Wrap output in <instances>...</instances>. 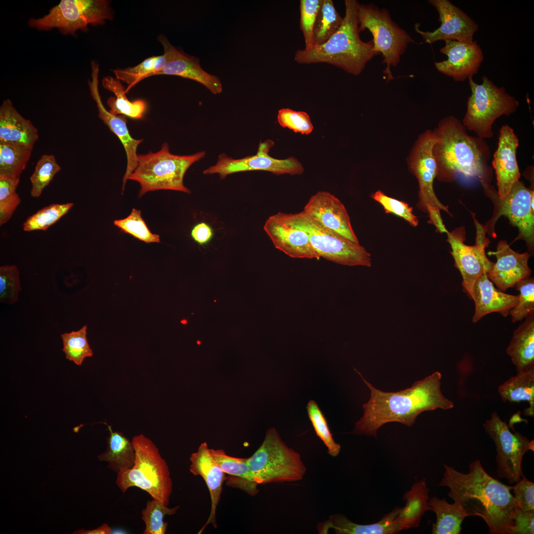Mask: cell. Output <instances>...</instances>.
Segmentation results:
<instances>
[{
	"mask_svg": "<svg viewBox=\"0 0 534 534\" xmlns=\"http://www.w3.org/2000/svg\"><path fill=\"white\" fill-rule=\"evenodd\" d=\"M102 86L112 92L115 97H110L107 104L110 108L109 112L114 115L121 114L134 119H140L143 117L147 109V104L143 100L130 101L127 97L124 87L120 80L111 76L104 77L102 82Z\"/></svg>",
	"mask_w": 534,
	"mask_h": 534,
	"instance_id": "e575fe53",
	"label": "cell"
},
{
	"mask_svg": "<svg viewBox=\"0 0 534 534\" xmlns=\"http://www.w3.org/2000/svg\"><path fill=\"white\" fill-rule=\"evenodd\" d=\"M61 169L53 155H42L37 161L34 171L30 178L32 184L31 196L39 197Z\"/></svg>",
	"mask_w": 534,
	"mask_h": 534,
	"instance_id": "b9f144b4",
	"label": "cell"
},
{
	"mask_svg": "<svg viewBox=\"0 0 534 534\" xmlns=\"http://www.w3.org/2000/svg\"><path fill=\"white\" fill-rule=\"evenodd\" d=\"M439 486L447 487L448 496L460 504L469 516H479L486 522L490 534H514L516 503L512 486L490 475L476 459L464 473L444 464Z\"/></svg>",
	"mask_w": 534,
	"mask_h": 534,
	"instance_id": "6da1fadb",
	"label": "cell"
},
{
	"mask_svg": "<svg viewBox=\"0 0 534 534\" xmlns=\"http://www.w3.org/2000/svg\"><path fill=\"white\" fill-rule=\"evenodd\" d=\"M106 424L109 432L107 448L97 456L98 460L107 462L108 467L117 473L132 468L135 460L132 442L122 432L113 431L110 425Z\"/></svg>",
	"mask_w": 534,
	"mask_h": 534,
	"instance_id": "1f68e13d",
	"label": "cell"
},
{
	"mask_svg": "<svg viewBox=\"0 0 534 534\" xmlns=\"http://www.w3.org/2000/svg\"><path fill=\"white\" fill-rule=\"evenodd\" d=\"M247 461L259 485L300 481L306 472L299 453L283 442L274 428L267 431L263 443Z\"/></svg>",
	"mask_w": 534,
	"mask_h": 534,
	"instance_id": "ba28073f",
	"label": "cell"
},
{
	"mask_svg": "<svg viewBox=\"0 0 534 534\" xmlns=\"http://www.w3.org/2000/svg\"><path fill=\"white\" fill-rule=\"evenodd\" d=\"M440 209L437 207L429 206L427 209V213L429 214L430 220L429 222L433 224L437 228V230L441 233H446L448 230L446 229L440 214Z\"/></svg>",
	"mask_w": 534,
	"mask_h": 534,
	"instance_id": "11a10c76",
	"label": "cell"
},
{
	"mask_svg": "<svg viewBox=\"0 0 534 534\" xmlns=\"http://www.w3.org/2000/svg\"><path fill=\"white\" fill-rule=\"evenodd\" d=\"M206 155L202 151L188 155H178L170 151L164 143L158 152L138 155L137 165L128 179L139 183L138 197L147 192L171 190L190 193L183 184V178L188 168Z\"/></svg>",
	"mask_w": 534,
	"mask_h": 534,
	"instance_id": "8992f818",
	"label": "cell"
},
{
	"mask_svg": "<svg viewBox=\"0 0 534 534\" xmlns=\"http://www.w3.org/2000/svg\"><path fill=\"white\" fill-rule=\"evenodd\" d=\"M307 409L309 418L315 433L328 449L329 454L337 456L341 449V445L336 443L329 428L326 419L316 402L311 400L308 403Z\"/></svg>",
	"mask_w": 534,
	"mask_h": 534,
	"instance_id": "ee69618b",
	"label": "cell"
},
{
	"mask_svg": "<svg viewBox=\"0 0 534 534\" xmlns=\"http://www.w3.org/2000/svg\"><path fill=\"white\" fill-rule=\"evenodd\" d=\"M274 145L271 139L261 141L255 155L240 159H234L222 153L217 163L205 170L203 174H218L221 179H224L230 174L244 171H264L277 175H301L304 172L302 164L294 157L278 159L270 156L268 152Z\"/></svg>",
	"mask_w": 534,
	"mask_h": 534,
	"instance_id": "9a60e30c",
	"label": "cell"
},
{
	"mask_svg": "<svg viewBox=\"0 0 534 534\" xmlns=\"http://www.w3.org/2000/svg\"><path fill=\"white\" fill-rule=\"evenodd\" d=\"M514 534H534V512L516 507L514 518Z\"/></svg>",
	"mask_w": 534,
	"mask_h": 534,
	"instance_id": "f5cc1de1",
	"label": "cell"
},
{
	"mask_svg": "<svg viewBox=\"0 0 534 534\" xmlns=\"http://www.w3.org/2000/svg\"><path fill=\"white\" fill-rule=\"evenodd\" d=\"M303 211L325 227L359 243L346 208L330 192L321 191L312 195Z\"/></svg>",
	"mask_w": 534,
	"mask_h": 534,
	"instance_id": "44dd1931",
	"label": "cell"
},
{
	"mask_svg": "<svg viewBox=\"0 0 534 534\" xmlns=\"http://www.w3.org/2000/svg\"><path fill=\"white\" fill-rule=\"evenodd\" d=\"M193 240L200 245L208 243L213 238L214 232L210 225L205 222H201L192 228L190 233Z\"/></svg>",
	"mask_w": 534,
	"mask_h": 534,
	"instance_id": "db71d44e",
	"label": "cell"
},
{
	"mask_svg": "<svg viewBox=\"0 0 534 534\" xmlns=\"http://www.w3.org/2000/svg\"><path fill=\"white\" fill-rule=\"evenodd\" d=\"M401 507H395L377 522L369 524L355 523L342 514H335L318 525L319 534H327L332 529L337 534H395L400 532L399 523L395 519Z\"/></svg>",
	"mask_w": 534,
	"mask_h": 534,
	"instance_id": "4316f807",
	"label": "cell"
},
{
	"mask_svg": "<svg viewBox=\"0 0 534 534\" xmlns=\"http://www.w3.org/2000/svg\"><path fill=\"white\" fill-rule=\"evenodd\" d=\"M159 40L163 46L164 53L167 56V62L162 70L155 75L180 76L202 84L214 94L222 92V85L219 78L204 71L201 68L197 57L182 53L163 36H161Z\"/></svg>",
	"mask_w": 534,
	"mask_h": 534,
	"instance_id": "cb8c5ba5",
	"label": "cell"
},
{
	"mask_svg": "<svg viewBox=\"0 0 534 534\" xmlns=\"http://www.w3.org/2000/svg\"><path fill=\"white\" fill-rule=\"evenodd\" d=\"M481 84H478L473 78L469 79L472 93L468 98L467 110L462 122L466 130L485 139L493 137L492 125L495 121L502 116L515 113L519 102L504 87H497L486 76H483Z\"/></svg>",
	"mask_w": 534,
	"mask_h": 534,
	"instance_id": "52a82bcc",
	"label": "cell"
},
{
	"mask_svg": "<svg viewBox=\"0 0 534 534\" xmlns=\"http://www.w3.org/2000/svg\"><path fill=\"white\" fill-rule=\"evenodd\" d=\"M87 326L80 330L61 335L63 342L62 351L66 358L77 365H81L84 359L93 355L87 338Z\"/></svg>",
	"mask_w": 534,
	"mask_h": 534,
	"instance_id": "ab89813d",
	"label": "cell"
},
{
	"mask_svg": "<svg viewBox=\"0 0 534 534\" xmlns=\"http://www.w3.org/2000/svg\"><path fill=\"white\" fill-rule=\"evenodd\" d=\"M519 140L513 129L507 125L499 131L497 148L492 164L496 177L497 195L503 199L514 184L519 181L521 174L517 160Z\"/></svg>",
	"mask_w": 534,
	"mask_h": 534,
	"instance_id": "7402d4cb",
	"label": "cell"
},
{
	"mask_svg": "<svg viewBox=\"0 0 534 534\" xmlns=\"http://www.w3.org/2000/svg\"><path fill=\"white\" fill-rule=\"evenodd\" d=\"M190 472L195 476H200L204 480L209 490L211 508L209 516L198 533L200 534L205 527L211 524L217 528L216 510L222 491V484L225 480V473L217 462L210 451L206 443H202L197 450L190 457Z\"/></svg>",
	"mask_w": 534,
	"mask_h": 534,
	"instance_id": "d4e9b609",
	"label": "cell"
},
{
	"mask_svg": "<svg viewBox=\"0 0 534 534\" xmlns=\"http://www.w3.org/2000/svg\"><path fill=\"white\" fill-rule=\"evenodd\" d=\"M132 442L135 453L134 466L117 473V486L123 493L130 487H138L168 506L173 483L166 460L153 442L143 434L134 436Z\"/></svg>",
	"mask_w": 534,
	"mask_h": 534,
	"instance_id": "5b68a950",
	"label": "cell"
},
{
	"mask_svg": "<svg viewBox=\"0 0 534 534\" xmlns=\"http://www.w3.org/2000/svg\"><path fill=\"white\" fill-rule=\"evenodd\" d=\"M20 179L0 178V225L7 222L21 202L16 192Z\"/></svg>",
	"mask_w": 534,
	"mask_h": 534,
	"instance_id": "bcb514c9",
	"label": "cell"
},
{
	"mask_svg": "<svg viewBox=\"0 0 534 534\" xmlns=\"http://www.w3.org/2000/svg\"><path fill=\"white\" fill-rule=\"evenodd\" d=\"M322 0H301L300 1V28L303 33L305 48L314 45L313 29L317 14Z\"/></svg>",
	"mask_w": 534,
	"mask_h": 534,
	"instance_id": "c3c4849f",
	"label": "cell"
},
{
	"mask_svg": "<svg viewBox=\"0 0 534 534\" xmlns=\"http://www.w3.org/2000/svg\"><path fill=\"white\" fill-rule=\"evenodd\" d=\"M428 1L439 13L441 25L430 32L420 30L419 24H415V31L422 36L425 43L432 44L440 40L466 43L474 41L473 36L478 30V25L466 13L448 0Z\"/></svg>",
	"mask_w": 534,
	"mask_h": 534,
	"instance_id": "e0dca14e",
	"label": "cell"
},
{
	"mask_svg": "<svg viewBox=\"0 0 534 534\" xmlns=\"http://www.w3.org/2000/svg\"><path fill=\"white\" fill-rule=\"evenodd\" d=\"M91 80H89L88 84L91 95L98 108V117L119 138L127 155V165L123 178V193L129 177L137 165L138 155L136 150L143 139H136L131 135L127 126V119L124 116L114 115L104 107L98 90L99 66L93 61L91 62Z\"/></svg>",
	"mask_w": 534,
	"mask_h": 534,
	"instance_id": "ffe728a7",
	"label": "cell"
},
{
	"mask_svg": "<svg viewBox=\"0 0 534 534\" xmlns=\"http://www.w3.org/2000/svg\"><path fill=\"white\" fill-rule=\"evenodd\" d=\"M114 225L126 233L146 243L160 242V236L151 232L141 217L140 210L133 208L126 218L115 220Z\"/></svg>",
	"mask_w": 534,
	"mask_h": 534,
	"instance_id": "7bdbcfd3",
	"label": "cell"
},
{
	"mask_svg": "<svg viewBox=\"0 0 534 534\" xmlns=\"http://www.w3.org/2000/svg\"><path fill=\"white\" fill-rule=\"evenodd\" d=\"M113 18L110 2L106 0H62L39 18H30V27L39 30L57 28L64 35L86 31L88 26L103 24Z\"/></svg>",
	"mask_w": 534,
	"mask_h": 534,
	"instance_id": "8fae6325",
	"label": "cell"
},
{
	"mask_svg": "<svg viewBox=\"0 0 534 534\" xmlns=\"http://www.w3.org/2000/svg\"><path fill=\"white\" fill-rule=\"evenodd\" d=\"M19 271L15 265H3L0 267V301L13 304L18 300L21 290Z\"/></svg>",
	"mask_w": 534,
	"mask_h": 534,
	"instance_id": "7dc6e473",
	"label": "cell"
},
{
	"mask_svg": "<svg viewBox=\"0 0 534 534\" xmlns=\"http://www.w3.org/2000/svg\"><path fill=\"white\" fill-rule=\"evenodd\" d=\"M472 299L475 306L472 321L476 323L491 312H498L503 316L507 317L510 311L518 304L519 296L505 293L495 288L487 277V273H485L475 281Z\"/></svg>",
	"mask_w": 534,
	"mask_h": 534,
	"instance_id": "484cf974",
	"label": "cell"
},
{
	"mask_svg": "<svg viewBox=\"0 0 534 534\" xmlns=\"http://www.w3.org/2000/svg\"><path fill=\"white\" fill-rule=\"evenodd\" d=\"M371 197L383 206L386 213L393 214L403 218L412 226H417L418 219L413 214L412 208L407 203L388 196L381 190H377Z\"/></svg>",
	"mask_w": 534,
	"mask_h": 534,
	"instance_id": "f907efd6",
	"label": "cell"
},
{
	"mask_svg": "<svg viewBox=\"0 0 534 534\" xmlns=\"http://www.w3.org/2000/svg\"><path fill=\"white\" fill-rule=\"evenodd\" d=\"M38 130L16 109L11 101L0 107V142L19 144L34 148L39 139Z\"/></svg>",
	"mask_w": 534,
	"mask_h": 534,
	"instance_id": "83f0119b",
	"label": "cell"
},
{
	"mask_svg": "<svg viewBox=\"0 0 534 534\" xmlns=\"http://www.w3.org/2000/svg\"><path fill=\"white\" fill-rule=\"evenodd\" d=\"M429 491L425 480L422 479L413 484L403 494L402 499L406 502L405 505L401 508L395 519L402 531L417 528L425 513L430 510Z\"/></svg>",
	"mask_w": 534,
	"mask_h": 534,
	"instance_id": "4dcf8cb0",
	"label": "cell"
},
{
	"mask_svg": "<svg viewBox=\"0 0 534 534\" xmlns=\"http://www.w3.org/2000/svg\"><path fill=\"white\" fill-rule=\"evenodd\" d=\"M277 121L283 128H287L296 133L309 134L313 129L309 114L290 108H282L278 111Z\"/></svg>",
	"mask_w": 534,
	"mask_h": 534,
	"instance_id": "681fc988",
	"label": "cell"
},
{
	"mask_svg": "<svg viewBox=\"0 0 534 534\" xmlns=\"http://www.w3.org/2000/svg\"><path fill=\"white\" fill-rule=\"evenodd\" d=\"M285 216L307 234L320 257L342 265L371 267V255L359 243L325 227L304 211Z\"/></svg>",
	"mask_w": 534,
	"mask_h": 534,
	"instance_id": "30bf717a",
	"label": "cell"
},
{
	"mask_svg": "<svg viewBox=\"0 0 534 534\" xmlns=\"http://www.w3.org/2000/svg\"><path fill=\"white\" fill-rule=\"evenodd\" d=\"M498 391L504 402H528L529 406L524 410V414L534 417V368L517 372L516 376L511 377L500 385Z\"/></svg>",
	"mask_w": 534,
	"mask_h": 534,
	"instance_id": "836d02e7",
	"label": "cell"
},
{
	"mask_svg": "<svg viewBox=\"0 0 534 534\" xmlns=\"http://www.w3.org/2000/svg\"><path fill=\"white\" fill-rule=\"evenodd\" d=\"M433 131L438 138L433 154L439 181L451 182L462 176L490 183L491 154L485 139L469 135L462 121L453 116L443 118Z\"/></svg>",
	"mask_w": 534,
	"mask_h": 534,
	"instance_id": "3957f363",
	"label": "cell"
},
{
	"mask_svg": "<svg viewBox=\"0 0 534 534\" xmlns=\"http://www.w3.org/2000/svg\"><path fill=\"white\" fill-rule=\"evenodd\" d=\"M73 205L72 203H67L45 207L26 219L23 224V229L25 231H45L65 215Z\"/></svg>",
	"mask_w": 534,
	"mask_h": 534,
	"instance_id": "60d3db41",
	"label": "cell"
},
{
	"mask_svg": "<svg viewBox=\"0 0 534 534\" xmlns=\"http://www.w3.org/2000/svg\"><path fill=\"white\" fill-rule=\"evenodd\" d=\"M343 21V17L336 9L333 0H322L313 26L314 45L326 42L337 31Z\"/></svg>",
	"mask_w": 534,
	"mask_h": 534,
	"instance_id": "8d00e7d4",
	"label": "cell"
},
{
	"mask_svg": "<svg viewBox=\"0 0 534 534\" xmlns=\"http://www.w3.org/2000/svg\"><path fill=\"white\" fill-rule=\"evenodd\" d=\"M358 31L368 30L373 36L375 50L382 54V63L386 65L383 71L387 82L394 79L391 67H396L400 61L413 39L393 21L390 12L385 8H379L372 3L357 5Z\"/></svg>",
	"mask_w": 534,
	"mask_h": 534,
	"instance_id": "9c48e42d",
	"label": "cell"
},
{
	"mask_svg": "<svg viewBox=\"0 0 534 534\" xmlns=\"http://www.w3.org/2000/svg\"><path fill=\"white\" fill-rule=\"evenodd\" d=\"M485 194L491 199L496 206V213L489 222L494 224L500 216L507 217L511 223L518 227L519 237L524 239L532 248L534 239V211L531 207L534 191L526 187L520 180L512 186L509 193L502 199L498 198L497 191L490 183H482Z\"/></svg>",
	"mask_w": 534,
	"mask_h": 534,
	"instance_id": "2e32d148",
	"label": "cell"
},
{
	"mask_svg": "<svg viewBox=\"0 0 534 534\" xmlns=\"http://www.w3.org/2000/svg\"><path fill=\"white\" fill-rule=\"evenodd\" d=\"M514 498L517 507L534 512V483L524 475L512 486Z\"/></svg>",
	"mask_w": 534,
	"mask_h": 534,
	"instance_id": "816d5d0a",
	"label": "cell"
},
{
	"mask_svg": "<svg viewBox=\"0 0 534 534\" xmlns=\"http://www.w3.org/2000/svg\"><path fill=\"white\" fill-rule=\"evenodd\" d=\"M440 51L447 56L446 60L435 62L437 70L452 78L455 82H463L477 74L484 60L482 50L476 41L470 43L445 41Z\"/></svg>",
	"mask_w": 534,
	"mask_h": 534,
	"instance_id": "d6986e66",
	"label": "cell"
},
{
	"mask_svg": "<svg viewBox=\"0 0 534 534\" xmlns=\"http://www.w3.org/2000/svg\"><path fill=\"white\" fill-rule=\"evenodd\" d=\"M515 287L520 293L518 304L509 312L513 323L522 321L534 312V278L529 277L523 279Z\"/></svg>",
	"mask_w": 534,
	"mask_h": 534,
	"instance_id": "f6af8a7d",
	"label": "cell"
},
{
	"mask_svg": "<svg viewBox=\"0 0 534 534\" xmlns=\"http://www.w3.org/2000/svg\"><path fill=\"white\" fill-rule=\"evenodd\" d=\"M485 430L494 442L498 478L506 479L509 483L517 482L524 475L522 469L524 454L534 451V440L529 441L520 433H512L505 421L494 411L483 424Z\"/></svg>",
	"mask_w": 534,
	"mask_h": 534,
	"instance_id": "7c38bea8",
	"label": "cell"
},
{
	"mask_svg": "<svg viewBox=\"0 0 534 534\" xmlns=\"http://www.w3.org/2000/svg\"><path fill=\"white\" fill-rule=\"evenodd\" d=\"M430 511L436 515V523H432V534H459L464 519L469 517L462 507L456 502L449 503L444 498L436 496L429 501Z\"/></svg>",
	"mask_w": 534,
	"mask_h": 534,
	"instance_id": "d6a6232c",
	"label": "cell"
},
{
	"mask_svg": "<svg viewBox=\"0 0 534 534\" xmlns=\"http://www.w3.org/2000/svg\"><path fill=\"white\" fill-rule=\"evenodd\" d=\"M487 228L477 225L476 243L469 246L464 243L465 239L464 227H460L446 232L447 241L450 244L451 254L454 260V266L462 275L463 289L472 299V290L476 280L482 275L489 273L494 263L487 257L485 248L489 240L485 237Z\"/></svg>",
	"mask_w": 534,
	"mask_h": 534,
	"instance_id": "5bb4252c",
	"label": "cell"
},
{
	"mask_svg": "<svg viewBox=\"0 0 534 534\" xmlns=\"http://www.w3.org/2000/svg\"><path fill=\"white\" fill-rule=\"evenodd\" d=\"M179 506L169 508L160 500L153 498L146 502V507L141 511V519L145 527L143 534H164L168 523L164 521L166 515L177 513Z\"/></svg>",
	"mask_w": 534,
	"mask_h": 534,
	"instance_id": "f35d334b",
	"label": "cell"
},
{
	"mask_svg": "<svg viewBox=\"0 0 534 534\" xmlns=\"http://www.w3.org/2000/svg\"><path fill=\"white\" fill-rule=\"evenodd\" d=\"M488 254L495 255L497 261L490 271L487 273V277L503 292L515 287L518 281L531 274L528 265L530 254L514 251L505 240L500 241L496 251L489 252Z\"/></svg>",
	"mask_w": 534,
	"mask_h": 534,
	"instance_id": "603a6c76",
	"label": "cell"
},
{
	"mask_svg": "<svg viewBox=\"0 0 534 534\" xmlns=\"http://www.w3.org/2000/svg\"><path fill=\"white\" fill-rule=\"evenodd\" d=\"M371 392L368 401L363 405V416L355 424L354 433L376 437L378 429L391 422L408 427L425 411L454 407L441 390L442 374L436 371L411 387L397 392H385L376 389L356 370Z\"/></svg>",
	"mask_w": 534,
	"mask_h": 534,
	"instance_id": "7a4b0ae2",
	"label": "cell"
},
{
	"mask_svg": "<svg viewBox=\"0 0 534 534\" xmlns=\"http://www.w3.org/2000/svg\"><path fill=\"white\" fill-rule=\"evenodd\" d=\"M356 0H345V15L337 31L325 43L298 49L295 61L302 64L326 63L357 76L366 64L379 54L373 40H361L358 31Z\"/></svg>",
	"mask_w": 534,
	"mask_h": 534,
	"instance_id": "277c9868",
	"label": "cell"
},
{
	"mask_svg": "<svg viewBox=\"0 0 534 534\" xmlns=\"http://www.w3.org/2000/svg\"><path fill=\"white\" fill-rule=\"evenodd\" d=\"M506 353L517 372L534 368V312L514 330Z\"/></svg>",
	"mask_w": 534,
	"mask_h": 534,
	"instance_id": "f546056e",
	"label": "cell"
},
{
	"mask_svg": "<svg viewBox=\"0 0 534 534\" xmlns=\"http://www.w3.org/2000/svg\"><path fill=\"white\" fill-rule=\"evenodd\" d=\"M212 456L225 474L226 484L239 489L253 496L259 492L254 476L248 463V458H237L227 455L222 449L210 448Z\"/></svg>",
	"mask_w": 534,
	"mask_h": 534,
	"instance_id": "f1b7e54d",
	"label": "cell"
},
{
	"mask_svg": "<svg viewBox=\"0 0 534 534\" xmlns=\"http://www.w3.org/2000/svg\"><path fill=\"white\" fill-rule=\"evenodd\" d=\"M33 149L21 144L0 142V178L20 179Z\"/></svg>",
	"mask_w": 534,
	"mask_h": 534,
	"instance_id": "d590c367",
	"label": "cell"
},
{
	"mask_svg": "<svg viewBox=\"0 0 534 534\" xmlns=\"http://www.w3.org/2000/svg\"><path fill=\"white\" fill-rule=\"evenodd\" d=\"M167 62V56L164 53L162 55L149 57L135 66L113 71L117 79L128 84L125 89L127 93L139 81L161 71Z\"/></svg>",
	"mask_w": 534,
	"mask_h": 534,
	"instance_id": "74e56055",
	"label": "cell"
},
{
	"mask_svg": "<svg viewBox=\"0 0 534 534\" xmlns=\"http://www.w3.org/2000/svg\"><path fill=\"white\" fill-rule=\"evenodd\" d=\"M438 140V138L433 130H427L421 134L407 156L408 169L418 183L417 208L427 212L429 206L437 207L451 215L448 206L443 204L438 199L433 187L437 168L433 148Z\"/></svg>",
	"mask_w": 534,
	"mask_h": 534,
	"instance_id": "4fadbf2b",
	"label": "cell"
},
{
	"mask_svg": "<svg viewBox=\"0 0 534 534\" xmlns=\"http://www.w3.org/2000/svg\"><path fill=\"white\" fill-rule=\"evenodd\" d=\"M264 229L274 247L290 257L318 260L320 258L307 234L290 222L284 213L269 217Z\"/></svg>",
	"mask_w": 534,
	"mask_h": 534,
	"instance_id": "ac0fdd59",
	"label": "cell"
},
{
	"mask_svg": "<svg viewBox=\"0 0 534 534\" xmlns=\"http://www.w3.org/2000/svg\"><path fill=\"white\" fill-rule=\"evenodd\" d=\"M112 529L109 527L107 524H103L96 529L87 530L85 529H80L73 534H112Z\"/></svg>",
	"mask_w": 534,
	"mask_h": 534,
	"instance_id": "9f6ffc18",
	"label": "cell"
}]
</instances>
